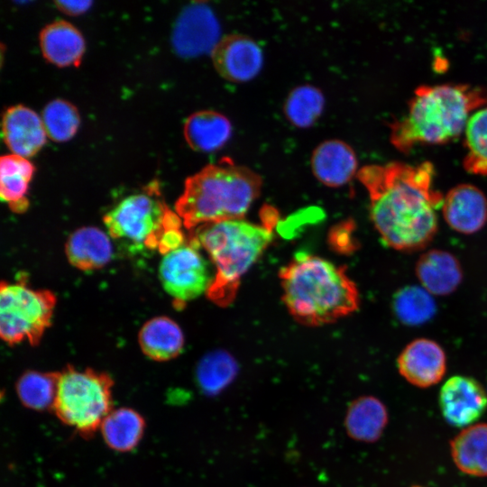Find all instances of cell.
I'll return each instance as SVG.
<instances>
[{"instance_id":"6da1fadb","label":"cell","mask_w":487,"mask_h":487,"mask_svg":"<svg viewBox=\"0 0 487 487\" xmlns=\"http://www.w3.org/2000/svg\"><path fill=\"white\" fill-rule=\"evenodd\" d=\"M430 161L367 165L357 173L368 191L371 219L383 243L398 251L424 248L437 232L444 196L434 187Z\"/></svg>"},{"instance_id":"7a4b0ae2","label":"cell","mask_w":487,"mask_h":487,"mask_svg":"<svg viewBox=\"0 0 487 487\" xmlns=\"http://www.w3.org/2000/svg\"><path fill=\"white\" fill-rule=\"evenodd\" d=\"M282 300L299 323L318 326L334 323L359 308L358 289L345 266L298 253L279 272Z\"/></svg>"},{"instance_id":"3957f363","label":"cell","mask_w":487,"mask_h":487,"mask_svg":"<svg viewBox=\"0 0 487 487\" xmlns=\"http://www.w3.org/2000/svg\"><path fill=\"white\" fill-rule=\"evenodd\" d=\"M487 104V91L465 84L420 86L402 117L391 124L390 141L400 152L418 144H443L464 132L474 111Z\"/></svg>"},{"instance_id":"277c9868","label":"cell","mask_w":487,"mask_h":487,"mask_svg":"<svg viewBox=\"0 0 487 487\" xmlns=\"http://www.w3.org/2000/svg\"><path fill=\"white\" fill-rule=\"evenodd\" d=\"M263 216L262 225L237 219L195 228L191 237L207 253L216 268L206 293L216 305L225 308L233 303L242 277L272 241L274 210L266 209Z\"/></svg>"},{"instance_id":"5b68a950","label":"cell","mask_w":487,"mask_h":487,"mask_svg":"<svg viewBox=\"0 0 487 487\" xmlns=\"http://www.w3.org/2000/svg\"><path fill=\"white\" fill-rule=\"evenodd\" d=\"M261 178L251 170L224 159L188 177L175 203L187 229L244 219L260 194Z\"/></svg>"},{"instance_id":"8992f818","label":"cell","mask_w":487,"mask_h":487,"mask_svg":"<svg viewBox=\"0 0 487 487\" xmlns=\"http://www.w3.org/2000/svg\"><path fill=\"white\" fill-rule=\"evenodd\" d=\"M113 384L106 372L69 365L60 372L52 410L61 422L90 437L113 410Z\"/></svg>"},{"instance_id":"52a82bcc","label":"cell","mask_w":487,"mask_h":487,"mask_svg":"<svg viewBox=\"0 0 487 487\" xmlns=\"http://www.w3.org/2000/svg\"><path fill=\"white\" fill-rule=\"evenodd\" d=\"M103 220L109 236L157 250L167 232L181 229L183 225L179 215L162 201L155 183L123 198Z\"/></svg>"},{"instance_id":"ba28073f","label":"cell","mask_w":487,"mask_h":487,"mask_svg":"<svg viewBox=\"0 0 487 487\" xmlns=\"http://www.w3.org/2000/svg\"><path fill=\"white\" fill-rule=\"evenodd\" d=\"M55 295L48 289H33L23 280L2 281L0 286V335L13 345L27 340L39 345L51 326Z\"/></svg>"},{"instance_id":"9c48e42d","label":"cell","mask_w":487,"mask_h":487,"mask_svg":"<svg viewBox=\"0 0 487 487\" xmlns=\"http://www.w3.org/2000/svg\"><path fill=\"white\" fill-rule=\"evenodd\" d=\"M199 248L198 243L190 236L180 247L163 255L160 263L161 282L179 308L207 293L213 282L214 276Z\"/></svg>"},{"instance_id":"30bf717a","label":"cell","mask_w":487,"mask_h":487,"mask_svg":"<svg viewBox=\"0 0 487 487\" xmlns=\"http://www.w3.org/2000/svg\"><path fill=\"white\" fill-rule=\"evenodd\" d=\"M439 407L446 421L466 427L478 420L487 409V392L475 379L455 375L449 378L439 393Z\"/></svg>"},{"instance_id":"8fae6325","label":"cell","mask_w":487,"mask_h":487,"mask_svg":"<svg viewBox=\"0 0 487 487\" xmlns=\"http://www.w3.org/2000/svg\"><path fill=\"white\" fill-rule=\"evenodd\" d=\"M219 25L212 11L203 4L183 10L176 21L172 44L182 57H194L214 50L220 40Z\"/></svg>"},{"instance_id":"7c38bea8","label":"cell","mask_w":487,"mask_h":487,"mask_svg":"<svg viewBox=\"0 0 487 487\" xmlns=\"http://www.w3.org/2000/svg\"><path fill=\"white\" fill-rule=\"evenodd\" d=\"M216 71L233 82H245L261 70L263 55L253 40L244 35H228L220 39L211 52Z\"/></svg>"},{"instance_id":"4fadbf2b","label":"cell","mask_w":487,"mask_h":487,"mask_svg":"<svg viewBox=\"0 0 487 487\" xmlns=\"http://www.w3.org/2000/svg\"><path fill=\"white\" fill-rule=\"evenodd\" d=\"M398 371L410 384L428 388L438 383L446 371V356L436 342L418 338L408 344L397 358Z\"/></svg>"},{"instance_id":"5bb4252c","label":"cell","mask_w":487,"mask_h":487,"mask_svg":"<svg viewBox=\"0 0 487 487\" xmlns=\"http://www.w3.org/2000/svg\"><path fill=\"white\" fill-rule=\"evenodd\" d=\"M444 219L455 231L471 234L480 231L487 222V198L472 184H459L444 197Z\"/></svg>"},{"instance_id":"9a60e30c","label":"cell","mask_w":487,"mask_h":487,"mask_svg":"<svg viewBox=\"0 0 487 487\" xmlns=\"http://www.w3.org/2000/svg\"><path fill=\"white\" fill-rule=\"evenodd\" d=\"M2 129L9 150L24 158L36 154L46 142L42 119L23 105L11 106L5 112Z\"/></svg>"},{"instance_id":"2e32d148","label":"cell","mask_w":487,"mask_h":487,"mask_svg":"<svg viewBox=\"0 0 487 487\" xmlns=\"http://www.w3.org/2000/svg\"><path fill=\"white\" fill-rule=\"evenodd\" d=\"M415 271L421 287L435 296L451 294L463 280L459 261L443 250L433 249L423 253L416 263Z\"/></svg>"},{"instance_id":"e0dca14e","label":"cell","mask_w":487,"mask_h":487,"mask_svg":"<svg viewBox=\"0 0 487 487\" xmlns=\"http://www.w3.org/2000/svg\"><path fill=\"white\" fill-rule=\"evenodd\" d=\"M311 168L320 182L335 188L351 180L357 170V159L348 144L338 140H329L314 151Z\"/></svg>"},{"instance_id":"ac0fdd59","label":"cell","mask_w":487,"mask_h":487,"mask_svg":"<svg viewBox=\"0 0 487 487\" xmlns=\"http://www.w3.org/2000/svg\"><path fill=\"white\" fill-rule=\"evenodd\" d=\"M40 46L43 57L58 67L78 66L85 52L81 32L64 20L54 21L41 31Z\"/></svg>"},{"instance_id":"d6986e66","label":"cell","mask_w":487,"mask_h":487,"mask_svg":"<svg viewBox=\"0 0 487 487\" xmlns=\"http://www.w3.org/2000/svg\"><path fill=\"white\" fill-rule=\"evenodd\" d=\"M65 253L72 266L81 271H93L104 267L110 261L113 246L105 232L85 226L69 235Z\"/></svg>"},{"instance_id":"ffe728a7","label":"cell","mask_w":487,"mask_h":487,"mask_svg":"<svg viewBox=\"0 0 487 487\" xmlns=\"http://www.w3.org/2000/svg\"><path fill=\"white\" fill-rule=\"evenodd\" d=\"M386 406L374 396H361L347 408L345 428L355 441L373 443L379 440L388 424Z\"/></svg>"},{"instance_id":"44dd1931","label":"cell","mask_w":487,"mask_h":487,"mask_svg":"<svg viewBox=\"0 0 487 487\" xmlns=\"http://www.w3.org/2000/svg\"><path fill=\"white\" fill-rule=\"evenodd\" d=\"M451 456L464 473L487 476V423L464 427L450 441Z\"/></svg>"},{"instance_id":"7402d4cb","label":"cell","mask_w":487,"mask_h":487,"mask_svg":"<svg viewBox=\"0 0 487 487\" xmlns=\"http://www.w3.org/2000/svg\"><path fill=\"white\" fill-rule=\"evenodd\" d=\"M138 342L142 353L154 361L177 357L184 345V335L179 325L168 317H156L141 328Z\"/></svg>"},{"instance_id":"603a6c76","label":"cell","mask_w":487,"mask_h":487,"mask_svg":"<svg viewBox=\"0 0 487 487\" xmlns=\"http://www.w3.org/2000/svg\"><path fill=\"white\" fill-rule=\"evenodd\" d=\"M232 133L230 121L222 114L198 111L186 120L184 136L195 151L212 152L219 150L229 140Z\"/></svg>"},{"instance_id":"cb8c5ba5","label":"cell","mask_w":487,"mask_h":487,"mask_svg":"<svg viewBox=\"0 0 487 487\" xmlns=\"http://www.w3.org/2000/svg\"><path fill=\"white\" fill-rule=\"evenodd\" d=\"M34 170L24 157L12 153L0 158V196L12 211L23 213L29 207L26 195Z\"/></svg>"},{"instance_id":"d4e9b609","label":"cell","mask_w":487,"mask_h":487,"mask_svg":"<svg viewBox=\"0 0 487 487\" xmlns=\"http://www.w3.org/2000/svg\"><path fill=\"white\" fill-rule=\"evenodd\" d=\"M145 422L135 410L120 408L112 410L101 424V431L106 445L119 452L133 449L140 442Z\"/></svg>"},{"instance_id":"484cf974","label":"cell","mask_w":487,"mask_h":487,"mask_svg":"<svg viewBox=\"0 0 487 487\" xmlns=\"http://www.w3.org/2000/svg\"><path fill=\"white\" fill-rule=\"evenodd\" d=\"M237 372L236 360L224 350H215L205 354L198 363L195 379L204 394L214 396L225 389Z\"/></svg>"},{"instance_id":"4316f807","label":"cell","mask_w":487,"mask_h":487,"mask_svg":"<svg viewBox=\"0 0 487 487\" xmlns=\"http://www.w3.org/2000/svg\"><path fill=\"white\" fill-rule=\"evenodd\" d=\"M60 372L27 371L16 381V392L22 404L34 410L52 409Z\"/></svg>"},{"instance_id":"83f0119b","label":"cell","mask_w":487,"mask_h":487,"mask_svg":"<svg viewBox=\"0 0 487 487\" xmlns=\"http://www.w3.org/2000/svg\"><path fill=\"white\" fill-rule=\"evenodd\" d=\"M464 133V170L473 175L487 176V106L471 115Z\"/></svg>"},{"instance_id":"f1b7e54d","label":"cell","mask_w":487,"mask_h":487,"mask_svg":"<svg viewBox=\"0 0 487 487\" xmlns=\"http://www.w3.org/2000/svg\"><path fill=\"white\" fill-rule=\"evenodd\" d=\"M393 310L401 323L418 326L426 323L434 316L436 304L432 295L423 287L408 286L395 295Z\"/></svg>"},{"instance_id":"f546056e","label":"cell","mask_w":487,"mask_h":487,"mask_svg":"<svg viewBox=\"0 0 487 487\" xmlns=\"http://www.w3.org/2000/svg\"><path fill=\"white\" fill-rule=\"evenodd\" d=\"M325 99L322 93L312 86H300L289 95L284 111L289 121L298 127H308L320 116Z\"/></svg>"},{"instance_id":"4dcf8cb0","label":"cell","mask_w":487,"mask_h":487,"mask_svg":"<svg viewBox=\"0 0 487 487\" xmlns=\"http://www.w3.org/2000/svg\"><path fill=\"white\" fill-rule=\"evenodd\" d=\"M41 119L47 136L59 142L71 139L80 122L77 108L62 99L49 102L42 111Z\"/></svg>"},{"instance_id":"1f68e13d","label":"cell","mask_w":487,"mask_h":487,"mask_svg":"<svg viewBox=\"0 0 487 487\" xmlns=\"http://www.w3.org/2000/svg\"><path fill=\"white\" fill-rule=\"evenodd\" d=\"M58 9L69 15H78L87 12L92 5L91 1H56Z\"/></svg>"}]
</instances>
